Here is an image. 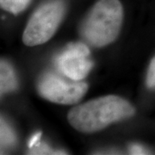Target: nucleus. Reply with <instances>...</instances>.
I'll list each match as a JSON object with an SVG mask.
<instances>
[{"mask_svg":"<svg viewBox=\"0 0 155 155\" xmlns=\"http://www.w3.org/2000/svg\"><path fill=\"white\" fill-rule=\"evenodd\" d=\"M134 108L122 97L110 95L90 100L69 111L67 119L81 133H95L112 123L129 118Z\"/></svg>","mask_w":155,"mask_h":155,"instance_id":"1","label":"nucleus"},{"mask_svg":"<svg viewBox=\"0 0 155 155\" xmlns=\"http://www.w3.org/2000/svg\"><path fill=\"white\" fill-rule=\"evenodd\" d=\"M122 17L123 10L119 0H99L82 23L81 35L95 47L110 44L120 33Z\"/></svg>","mask_w":155,"mask_h":155,"instance_id":"2","label":"nucleus"},{"mask_svg":"<svg viewBox=\"0 0 155 155\" xmlns=\"http://www.w3.org/2000/svg\"><path fill=\"white\" fill-rule=\"evenodd\" d=\"M62 1L54 0L44 4L35 11L22 35L23 43L28 47L43 44L54 36L65 15Z\"/></svg>","mask_w":155,"mask_h":155,"instance_id":"3","label":"nucleus"},{"mask_svg":"<svg viewBox=\"0 0 155 155\" xmlns=\"http://www.w3.org/2000/svg\"><path fill=\"white\" fill-rule=\"evenodd\" d=\"M88 89L87 84L81 81L64 80L54 74H46L38 84V91L50 102L70 105L82 99Z\"/></svg>","mask_w":155,"mask_h":155,"instance_id":"4","label":"nucleus"},{"mask_svg":"<svg viewBox=\"0 0 155 155\" xmlns=\"http://www.w3.org/2000/svg\"><path fill=\"white\" fill-rule=\"evenodd\" d=\"M56 66L72 80L80 81L87 76L93 66L90 50L84 43L69 44L56 58Z\"/></svg>","mask_w":155,"mask_h":155,"instance_id":"5","label":"nucleus"},{"mask_svg":"<svg viewBox=\"0 0 155 155\" xmlns=\"http://www.w3.org/2000/svg\"><path fill=\"white\" fill-rule=\"evenodd\" d=\"M16 74L11 65L2 60L0 63V91L1 94L7 93L17 88Z\"/></svg>","mask_w":155,"mask_h":155,"instance_id":"6","label":"nucleus"},{"mask_svg":"<svg viewBox=\"0 0 155 155\" xmlns=\"http://www.w3.org/2000/svg\"><path fill=\"white\" fill-rule=\"evenodd\" d=\"M30 0H0L2 9L14 15L22 12L28 5Z\"/></svg>","mask_w":155,"mask_h":155,"instance_id":"7","label":"nucleus"},{"mask_svg":"<svg viewBox=\"0 0 155 155\" xmlns=\"http://www.w3.org/2000/svg\"><path fill=\"white\" fill-rule=\"evenodd\" d=\"M16 143V136L11 127L1 119V147L6 148Z\"/></svg>","mask_w":155,"mask_h":155,"instance_id":"8","label":"nucleus"},{"mask_svg":"<svg viewBox=\"0 0 155 155\" xmlns=\"http://www.w3.org/2000/svg\"><path fill=\"white\" fill-rule=\"evenodd\" d=\"M31 153L33 154H64L65 153H61V151H54L51 149L48 145L42 144L39 142L38 144L35 145L34 147L30 148Z\"/></svg>","mask_w":155,"mask_h":155,"instance_id":"9","label":"nucleus"},{"mask_svg":"<svg viewBox=\"0 0 155 155\" xmlns=\"http://www.w3.org/2000/svg\"><path fill=\"white\" fill-rule=\"evenodd\" d=\"M147 85L150 89L155 88V56L150 62L147 75Z\"/></svg>","mask_w":155,"mask_h":155,"instance_id":"10","label":"nucleus"},{"mask_svg":"<svg viewBox=\"0 0 155 155\" xmlns=\"http://www.w3.org/2000/svg\"><path fill=\"white\" fill-rule=\"evenodd\" d=\"M129 153L131 154L134 155H140V154H147L148 152L142 146L138 144H134L132 146H130L129 147Z\"/></svg>","mask_w":155,"mask_h":155,"instance_id":"11","label":"nucleus"},{"mask_svg":"<svg viewBox=\"0 0 155 155\" xmlns=\"http://www.w3.org/2000/svg\"><path fill=\"white\" fill-rule=\"evenodd\" d=\"M41 132H37L34 134L33 136L30 138L29 141H28V147L29 148H32L34 147L35 145H37L40 142V140H41Z\"/></svg>","mask_w":155,"mask_h":155,"instance_id":"12","label":"nucleus"}]
</instances>
